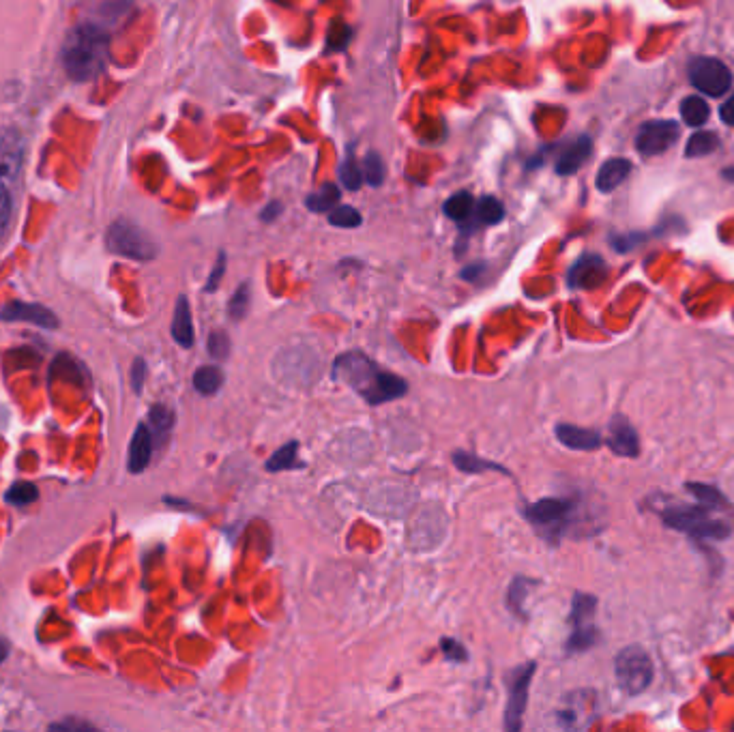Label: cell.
I'll use <instances>...</instances> for the list:
<instances>
[{
    "label": "cell",
    "mask_w": 734,
    "mask_h": 732,
    "mask_svg": "<svg viewBox=\"0 0 734 732\" xmlns=\"http://www.w3.org/2000/svg\"><path fill=\"white\" fill-rule=\"evenodd\" d=\"M333 378L348 385L370 406L393 402L408 391V383L404 378L380 368L376 361L359 353V350H350V353L335 359Z\"/></svg>",
    "instance_id": "1"
},
{
    "label": "cell",
    "mask_w": 734,
    "mask_h": 732,
    "mask_svg": "<svg viewBox=\"0 0 734 732\" xmlns=\"http://www.w3.org/2000/svg\"><path fill=\"white\" fill-rule=\"evenodd\" d=\"M207 348H209V355L213 359H217V361L228 359V355H230V338L226 335V331H213L209 335Z\"/></svg>",
    "instance_id": "35"
},
{
    "label": "cell",
    "mask_w": 734,
    "mask_h": 732,
    "mask_svg": "<svg viewBox=\"0 0 734 732\" xmlns=\"http://www.w3.org/2000/svg\"><path fill=\"white\" fill-rule=\"evenodd\" d=\"M340 202V192H337L335 185H322L318 192H314L310 198H307V207L314 213H327L331 211L335 204Z\"/></svg>",
    "instance_id": "29"
},
{
    "label": "cell",
    "mask_w": 734,
    "mask_h": 732,
    "mask_svg": "<svg viewBox=\"0 0 734 732\" xmlns=\"http://www.w3.org/2000/svg\"><path fill=\"white\" fill-rule=\"evenodd\" d=\"M224 385V372L217 365H202L194 374V387L200 395H215Z\"/></svg>",
    "instance_id": "25"
},
{
    "label": "cell",
    "mask_w": 734,
    "mask_h": 732,
    "mask_svg": "<svg viewBox=\"0 0 734 732\" xmlns=\"http://www.w3.org/2000/svg\"><path fill=\"white\" fill-rule=\"evenodd\" d=\"M576 501L561 499V496H548L537 503L524 507V518L531 522L541 537H546L552 544L559 541L574 522Z\"/></svg>",
    "instance_id": "4"
},
{
    "label": "cell",
    "mask_w": 734,
    "mask_h": 732,
    "mask_svg": "<svg viewBox=\"0 0 734 732\" xmlns=\"http://www.w3.org/2000/svg\"><path fill=\"white\" fill-rule=\"evenodd\" d=\"M717 136L711 134V131H700V134H694L692 138H689L687 142V149H685V155L687 157H704L709 155L717 149Z\"/></svg>",
    "instance_id": "30"
},
{
    "label": "cell",
    "mask_w": 734,
    "mask_h": 732,
    "mask_svg": "<svg viewBox=\"0 0 734 732\" xmlns=\"http://www.w3.org/2000/svg\"><path fill=\"white\" fill-rule=\"evenodd\" d=\"M629 172H631V164L627 159H621V157L608 159L606 164L599 168L597 189H599V192H604V194L612 192V189H616L627 179Z\"/></svg>",
    "instance_id": "20"
},
{
    "label": "cell",
    "mask_w": 734,
    "mask_h": 732,
    "mask_svg": "<svg viewBox=\"0 0 734 732\" xmlns=\"http://www.w3.org/2000/svg\"><path fill=\"white\" fill-rule=\"evenodd\" d=\"M554 434L565 447L574 451H595L601 447V443H604V438H601L599 432L571 426V423H559Z\"/></svg>",
    "instance_id": "17"
},
{
    "label": "cell",
    "mask_w": 734,
    "mask_h": 732,
    "mask_svg": "<svg viewBox=\"0 0 734 732\" xmlns=\"http://www.w3.org/2000/svg\"><path fill=\"white\" fill-rule=\"evenodd\" d=\"M52 730H91L93 726H88L86 722H61L50 726Z\"/></svg>",
    "instance_id": "43"
},
{
    "label": "cell",
    "mask_w": 734,
    "mask_h": 732,
    "mask_svg": "<svg viewBox=\"0 0 734 732\" xmlns=\"http://www.w3.org/2000/svg\"><path fill=\"white\" fill-rule=\"evenodd\" d=\"M595 610H597V597L589 593H576L574 602H571V634L567 640V651L569 653H582L589 651L597 642V625H595Z\"/></svg>",
    "instance_id": "7"
},
{
    "label": "cell",
    "mask_w": 734,
    "mask_h": 732,
    "mask_svg": "<svg viewBox=\"0 0 734 732\" xmlns=\"http://www.w3.org/2000/svg\"><path fill=\"white\" fill-rule=\"evenodd\" d=\"M606 275H608V267H606L604 258L595 256V254H586L576 262L574 267H571L567 280L571 288L589 290V288H597L599 284H604Z\"/></svg>",
    "instance_id": "13"
},
{
    "label": "cell",
    "mask_w": 734,
    "mask_h": 732,
    "mask_svg": "<svg viewBox=\"0 0 734 732\" xmlns=\"http://www.w3.org/2000/svg\"><path fill=\"white\" fill-rule=\"evenodd\" d=\"M144 378H146V361L136 359L134 365H131V387H134L136 393H142Z\"/></svg>",
    "instance_id": "40"
},
{
    "label": "cell",
    "mask_w": 734,
    "mask_h": 732,
    "mask_svg": "<svg viewBox=\"0 0 734 732\" xmlns=\"http://www.w3.org/2000/svg\"><path fill=\"white\" fill-rule=\"evenodd\" d=\"M473 215L477 219V224H481V226H494V224H498L505 217V207L496 198H481L475 204Z\"/></svg>",
    "instance_id": "28"
},
{
    "label": "cell",
    "mask_w": 734,
    "mask_h": 732,
    "mask_svg": "<svg viewBox=\"0 0 734 732\" xmlns=\"http://www.w3.org/2000/svg\"><path fill=\"white\" fill-rule=\"evenodd\" d=\"M149 428L155 438V445H164L174 428V411L166 404H155L149 413Z\"/></svg>",
    "instance_id": "22"
},
{
    "label": "cell",
    "mask_w": 734,
    "mask_h": 732,
    "mask_svg": "<svg viewBox=\"0 0 734 732\" xmlns=\"http://www.w3.org/2000/svg\"><path fill=\"white\" fill-rule=\"evenodd\" d=\"M681 136V127L674 121H651L644 123L636 136V149L647 155H659L668 151L670 146L679 140Z\"/></svg>",
    "instance_id": "10"
},
{
    "label": "cell",
    "mask_w": 734,
    "mask_h": 732,
    "mask_svg": "<svg viewBox=\"0 0 734 732\" xmlns=\"http://www.w3.org/2000/svg\"><path fill=\"white\" fill-rule=\"evenodd\" d=\"M363 179L370 185H374V187H378L380 183L385 181V164H383V159H380L376 153H370L365 157Z\"/></svg>",
    "instance_id": "34"
},
{
    "label": "cell",
    "mask_w": 734,
    "mask_h": 732,
    "mask_svg": "<svg viewBox=\"0 0 734 732\" xmlns=\"http://www.w3.org/2000/svg\"><path fill=\"white\" fill-rule=\"evenodd\" d=\"M591 149H593V142L591 138L586 136H580L576 138L571 144H567L559 161H556V172L563 174V177H569V174H576L586 159H589L591 155Z\"/></svg>",
    "instance_id": "18"
},
{
    "label": "cell",
    "mask_w": 734,
    "mask_h": 732,
    "mask_svg": "<svg viewBox=\"0 0 734 732\" xmlns=\"http://www.w3.org/2000/svg\"><path fill=\"white\" fill-rule=\"evenodd\" d=\"M249 299H252V288L249 284H241L228 303V314L232 320H243L249 310Z\"/></svg>",
    "instance_id": "32"
},
{
    "label": "cell",
    "mask_w": 734,
    "mask_h": 732,
    "mask_svg": "<svg viewBox=\"0 0 734 732\" xmlns=\"http://www.w3.org/2000/svg\"><path fill=\"white\" fill-rule=\"evenodd\" d=\"M37 486H33V483L28 481H18L16 486H11L9 492H7V503L9 505H16V507H26L31 505L33 501H37Z\"/></svg>",
    "instance_id": "31"
},
{
    "label": "cell",
    "mask_w": 734,
    "mask_h": 732,
    "mask_svg": "<svg viewBox=\"0 0 734 732\" xmlns=\"http://www.w3.org/2000/svg\"><path fill=\"white\" fill-rule=\"evenodd\" d=\"M689 490L698 499V505H666L659 509V516L668 529L685 533L694 539H728L732 529L726 520L717 518L713 511L722 505V494L700 483H689Z\"/></svg>",
    "instance_id": "2"
},
{
    "label": "cell",
    "mask_w": 734,
    "mask_h": 732,
    "mask_svg": "<svg viewBox=\"0 0 734 732\" xmlns=\"http://www.w3.org/2000/svg\"><path fill=\"white\" fill-rule=\"evenodd\" d=\"M0 320L3 322H31L41 329H58V316L39 303H24L11 301L5 307H0Z\"/></svg>",
    "instance_id": "12"
},
{
    "label": "cell",
    "mask_w": 734,
    "mask_h": 732,
    "mask_svg": "<svg viewBox=\"0 0 734 732\" xmlns=\"http://www.w3.org/2000/svg\"><path fill=\"white\" fill-rule=\"evenodd\" d=\"M224 271H226V256H224V254H219V258H217V265H215V269H213V273H211V277H209V282H207V286H204V290H207V292H213V290H217L219 282H222V275H224Z\"/></svg>",
    "instance_id": "41"
},
{
    "label": "cell",
    "mask_w": 734,
    "mask_h": 732,
    "mask_svg": "<svg viewBox=\"0 0 734 732\" xmlns=\"http://www.w3.org/2000/svg\"><path fill=\"white\" fill-rule=\"evenodd\" d=\"M451 462L455 466H458L462 473H468V475H477V473H483V471H498V473L509 475V471H507L505 466L496 464V462H490V460H483V458L475 456V453H471V451H453Z\"/></svg>",
    "instance_id": "21"
},
{
    "label": "cell",
    "mask_w": 734,
    "mask_h": 732,
    "mask_svg": "<svg viewBox=\"0 0 734 732\" xmlns=\"http://www.w3.org/2000/svg\"><path fill=\"white\" fill-rule=\"evenodd\" d=\"M483 271V265H473V267H468L466 271H462V277H464V280H468V282H477V275Z\"/></svg>",
    "instance_id": "44"
},
{
    "label": "cell",
    "mask_w": 734,
    "mask_h": 732,
    "mask_svg": "<svg viewBox=\"0 0 734 732\" xmlns=\"http://www.w3.org/2000/svg\"><path fill=\"white\" fill-rule=\"evenodd\" d=\"M689 80H692V84L704 95L719 97L732 86V73L722 61H717V58L700 56L694 58L692 65H689Z\"/></svg>",
    "instance_id": "9"
},
{
    "label": "cell",
    "mask_w": 734,
    "mask_h": 732,
    "mask_svg": "<svg viewBox=\"0 0 734 732\" xmlns=\"http://www.w3.org/2000/svg\"><path fill=\"white\" fill-rule=\"evenodd\" d=\"M681 114L683 121L692 127H700L709 121L711 116V108L707 106V101L702 97H687L681 104Z\"/></svg>",
    "instance_id": "27"
},
{
    "label": "cell",
    "mask_w": 734,
    "mask_h": 732,
    "mask_svg": "<svg viewBox=\"0 0 734 732\" xmlns=\"http://www.w3.org/2000/svg\"><path fill=\"white\" fill-rule=\"evenodd\" d=\"M608 447L616 453V456H623V458H636L640 453L638 432L623 415H616L610 421Z\"/></svg>",
    "instance_id": "14"
},
{
    "label": "cell",
    "mask_w": 734,
    "mask_h": 732,
    "mask_svg": "<svg viewBox=\"0 0 734 732\" xmlns=\"http://www.w3.org/2000/svg\"><path fill=\"white\" fill-rule=\"evenodd\" d=\"M110 37L104 28L84 22L73 28L63 43V67L73 82H88L106 69Z\"/></svg>",
    "instance_id": "3"
},
{
    "label": "cell",
    "mask_w": 734,
    "mask_h": 732,
    "mask_svg": "<svg viewBox=\"0 0 734 732\" xmlns=\"http://www.w3.org/2000/svg\"><path fill=\"white\" fill-rule=\"evenodd\" d=\"M7 655H9V642L5 638H0V664L7 660Z\"/></svg>",
    "instance_id": "46"
},
{
    "label": "cell",
    "mask_w": 734,
    "mask_h": 732,
    "mask_svg": "<svg viewBox=\"0 0 734 732\" xmlns=\"http://www.w3.org/2000/svg\"><path fill=\"white\" fill-rule=\"evenodd\" d=\"M303 466L299 462V443L290 441L282 449H277L273 456L267 460V471L269 473H282V471H295V468Z\"/></svg>",
    "instance_id": "24"
},
{
    "label": "cell",
    "mask_w": 734,
    "mask_h": 732,
    "mask_svg": "<svg viewBox=\"0 0 734 732\" xmlns=\"http://www.w3.org/2000/svg\"><path fill=\"white\" fill-rule=\"evenodd\" d=\"M595 717V694L584 690L565 696L563 707L554 713V722L561 728H584Z\"/></svg>",
    "instance_id": "11"
},
{
    "label": "cell",
    "mask_w": 734,
    "mask_h": 732,
    "mask_svg": "<svg viewBox=\"0 0 734 732\" xmlns=\"http://www.w3.org/2000/svg\"><path fill=\"white\" fill-rule=\"evenodd\" d=\"M537 587L535 580H528V578H522L518 576L516 580H513V584L507 591V606L511 608V612L516 614V617L520 619H526L528 612H526V606L524 602L528 599V595H531V589Z\"/></svg>",
    "instance_id": "23"
},
{
    "label": "cell",
    "mask_w": 734,
    "mask_h": 732,
    "mask_svg": "<svg viewBox=\"0 0 734 732\" xmlns=\"http://www.w3.org/2000/svg\"><path fill=\"white\" fill-rule=\"evenodd\" d=\"M153 451H155V438L151 434L149 423H140L129 443V460H127L129 473L140 475L144 468L151 464Z\"/></svg>",
    "instance_id": "15"
},
{
    "label": "cell",
    "mask_w": 734,
    "mask_h": 732,
    "mask_svg": "<svg viewBox=\"0 0 734 732\" xmlns=\"http://www.w3.org/2000/svg\"><path fill=\"white\" fill-rule=\"evenodd\" d=\"M172 338L174 342L183 348L194 346V320L192 310H189L187 297H179L174 305V318H172Z\"/></svg>",
    "instance_id": "19"
},
{
    "label": "cell",
    "mask_w": 734,
    "mask_h": 732,
    "mask_svg": "<svg viewBox=\"0 0 734 732\" xmlns=\"http://www.w3.org/2000/svg\"><path fill=\"white\" fill-rule=\"evenodd\" d=\"M329 222L337 228H357L361 226V213L352 207H337L329 211Z\"/></svg>",
    "instance_id": "33"
},
{
    "label": "cell",
    "mask_w": 734,
    "mask_h": 732,
    "mask_svg": "<svg viewBox=\"0 0 734 732\" xmlns=\"http://www.w3.org/2000/svg\"><path fill=\"white\" fill-rule=\"evenodd\" d=\"M440 651L445 653V657H447L449 662H466L468 660V653L462 647V642L453 640V638H443V640H440Z\"/></svg>",
    "instance_id": "38"
},
{
    "label": "cell",
    "mask_w": 734,
    "mask_h": 732,
    "mask_svg": "<svg viewBox=\"0 0 734 732\" xmlns=\"http://www.w3.org/2000/svg\"><path fill=\"white\" fill-rule=\"evenodd\" d=\"M616 683L627 696H638L653 683V660L640 644H629L614 660Z\"/></svg>",
    "instance_id": "5"
},
{
    "label": "cell",
    "mask_w": 734,
    "mask_h": 732,
    "mask_svg": "<svg viewBox=\"0 0 734 732\" xmlns=\"http://www.w3.org/2000/svg\"><path fill=\"white\" fill-rule=\"evenodd\" d=\"M719 114H722V121L726 123V125H730V127H734V95L726 101V104L722 106V112H719Z\"/></svg>",
    "instance_id": "42"
},
{
    "label": "cell",
    "mask_w": 734,
    "mask_h": 732,
    "mask_svg": "<svg viewBox=\"0 0 734 732\" xmlns=\"http://www.w3.org/2000/svg\"><path fill=\"white\" fill-rule=\"evenodd\" d=\"M350 39V31L348 26H344L342 22H335L333 28H331V37H329V43L335 48V50H342L346 48V43Z\"/></svg>",
    "instance_id": "39"
},
{
    "label": "cell",
    "mask_w": 734,
    "mask_h": 732,
    "mask_svg": "<svg viewBox=\"0 0 734 732\" xmlns=\"http://www.w3.org/2000/svg\"><path fill=\"white\" fill-rule=\"evenodd\" d=\"M106 245L112 254L129 260L149 262L157 256L155 241L140 226L129 222V219H116L108 228Z\"/></svg>",
    "instance_id": "6"
},
{
    "label": "cell",
    "mask_w": 734,
    "mask_h": 732,
    "mask_svg": "<svg viewBox=\"0 0 734 732\" xmlns=\"http://www.w3.org/2000/svg\"><path fill=\"white\" fill-rule=\"evenodd\" d=\"M11 213H13L11 192L7 189V185L3 183V179H0V239L5 237V232H7V228H9Z\"/></svg>",
    "instance_id": "36"
},
{
    "label": "cell",
    "mask_w": 734,
    "mask_h": 732,
    "mask_svg": "<svg viewBox=\"0 0 734 732\" xmlns=\"http://www.w3.org/2000/svg\"><path fill=\"white\" fill-rule=\"evenodd\" d=\"M340 177H342L344 185L355 192V189H359L361 183H363V170L355 164V159H348L346 164L342 166V170H340Z\"/></svg>",
    "instance_id": "37"
},
{
    "label": "cell",
    "mask_w": 734,
    "mask_h": 732,
    "mask_svg": "<svg viewBox=\"0 0 734 732\" xmlns=\"http://www.w3.org/2000/svg\"><path fill=\"white\" fill-rule=\"evenodd\" d=\"M473 211H475V200L468 192L455 194L445 202V215L455 219V222H460V224H466L468 219H471Z\"/></svg>",
    "instance_id": "26"
},
{
    "label": "cell",
    "mask_w": 734,
    "mask_h": 732,
    "mask_svg": "<svg viewBox=\"0 0 734 732\" xmlns=\"http://www.w3.org/2000/svg\"><path fill=\"white\" fill-rule=\"evenodd\" d=\"M537 670L535 662L520 664L505 675V687H507V707H505V728L516 732L522 728V720L528 705V690H531V681Z\"/></svg>",
    "instance_id": "8"
},
{
    "label": "cell",
    "mask_w": 734,
    "mask_h": 732,
    "mask_svg": "<svg viewBox=\"0 0 734 732\" xmlns=\"http://www.w3.org/2000/svg\"><path fill=\"white\" fill-rule=\"evenodd\" d=\"M22 161V136L18 129L0 131V179L13 177Z\"/></svg>",
    "instance_id": "16"
},
{
    "label": "cell",
    "mask_w": 734,
    "mask_h": 732,
    "mask_svg": "<svg viewBox=\"0 0 734 732\" xmlns=\"http://www.w3.org/2000/svg\"><path fill=\"white\" fill-rule=\"evenodd\" d=\"M280 211H282V209H280V204L273 202V204H269L267 211L262 213V219H267V222H271V219H273L277 213H280Z\"/></svg>",
    "instance_id": "45"
}]
</instances>
